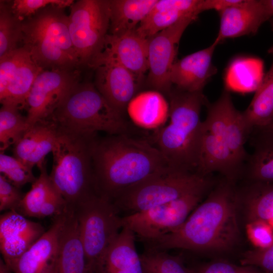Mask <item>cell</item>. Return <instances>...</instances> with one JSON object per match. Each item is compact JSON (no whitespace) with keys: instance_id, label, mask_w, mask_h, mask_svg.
<instances>
[{"instance_id":"17","label":"cell","mask_w":273,"mask_h":273,"mask_svg":"<svg viewBox=\"0 0 273 273\" xmlns=\"http://www.w3.org/2000/svg\"><path fill=\"white\" fill-rule=\"evenodd\" d=\"M97 58L117 62L141 81L149 70L148 39L140 35L136 29L116 35L108 34L104 49Z\"/></svg>"},{"instance_id":"21","label":"cell","mask_w":273,"mask_h":273,"mask_svg":"<svg viewBox=\"0 0 273 273\" xmlns=\"http://www.w3.org/2000/svg\"><path fill=\"white\" fill-rule=\"evenodd\" d=\"M57 265L59 273H88L79 223L73 209L67 208L59 239Z\"/></svg>"},{"instance_id":"45","label":"cell","mask_w":273,"mask_h":273,"mask_svg":"<svg viewBox=\"0 0 273 273\" xmlns=\"http://www.w3.org/2000/svg\"><path fill=\"white\" fill-rule=\"evenodd\" d=\"M0 273H13L2 259H1Z\"/></svg>"},{"instance_id":"40","label":"cell","mask_w":273,"mask_h":273,"mask_svg":"<svg viewBox=\"0 0 273 273\" xmlns=\"http://www.w3.org/2000/svg\"><path fill=\"white\" fill-rule=\"evenodd\" d=\"M246 229L248 238L256 248L264 249L273 244V229L267 221L247 223Z\"/></svg>"},{"instance_id":"41","label":"cell","mask_w":273,"mask_h":273,"mask_svg":"<svg viewBox=\"0 0 273 273\" xmlns=\"http://www.w3.org/2000/svg\"><path fill=\"white\" fill-rule=\"evenodd\" d=\"M241 264L257 267L265 273H273V244L264 249L255 248L243 254Z\"/></svg>"},{"instance_id":"7","label":"cell","mask_w":273,"mask_h":273,"mask_svg":"<svg viewBox=\"0 0 273 273\" xmlns=\"http://www.w3.org/2000/svg\"><path fill=\"white\" fill-rule=\"evenodd\" d=\"M210 175L167 166L160 172L123 191L113 201L119 213L125 215L144 211L188 194L208 191Z\"/></svg>"},{"instance_id":"39","label":"cell","mask_w":273,"mask_h":273,"mask_svg":"<svg viewBox=\"0 0 273 273\" xmlns=\"http://www.w3.org/2000/svg\"><path fill=\"white\" fill-rule=\"evenodd\" d=\"M192 270L193 273H265L256 266L238 265L223 260L203 264Z\"/></svg>"},{"instance_id":"33","label":"cell","mask_w":273,"mask_h":273,"mask_svg":"<svg viewBox=\"0 0 273 273\" xmlns=\"http://www.w3.org/2000/svg\"><path fill=\"white\" fill-rule=\"evenodd\" d=\"M22 22L12 12L9 1H0V58L20 47Z\"/></svg>"},{"instance_id":"18","label":"cell","mask_w":273,"mask_h":273,"mask_svg":"<svg viewBox=\"0 0 273 273\" xmlns=\"http://www.w3.org/2000/svg\"><path fill=\"white\" fill-rule=\"evenodd\" d=\"M218 44L214 41L208 47L175 61L170 74L172 85L189 92H202L206 83L217 72L212 58Z\"/></svg>"},{"instance_id":"9","label":"cell","mask_w":273,"mask_h":273,"mask_svg":"<svg viewBox=\"0 0 273 273\" xmlns=\"http://www.w3.org/2000/svg\"><path fill=\"white\" fill-rule=\"evenodd\" d=\"M233 104L230 92L225 90L216 102L208 105L206 118L203 121L198 173L210 175L218 172L235 182L242 172L230 150L227 134L228 113Z\"/></svg>"},{"instance_id":"31","label":"cell","mask_w":273,"mask_h":273,"mask_svg":"<svg viewBox=\"0 0 273 273\" xmlns=\"http://www.w3.org/2000/svg\"><path fill=\"white\" fill-rule=\"evenodd\" d=\"M39 170V176L24 194L17 210L26 217H38L41 207L56 190L47 173L46 164Z\"/></svg>"},{"instance_id":"44","label":"cell","mask_w":273,"mask_h":273,"mask_svg":"<svg viewBox=\"0 0 273 273\" xmlns=\"http://www.w3.org/2000/svg\"><path fill=\"white\" fill-rule=\"evenodd\" d=\"M265 15L267 20L273 17V0H261Z\"/></svg>"},{"instance_id":"13","label":"cell","mask_w":273,"mask_h":273,"mask_svg":"<svg viewBox=\"0 0 273 273\" xmlns=\"http://www.w3.org/2000/svg\"><path fill=\"white\" fill-rule=\"evenodd\" d=\"M198 16L186 17L148 39V83L155 90L168 95L172 89L170 74L180 38Z\"/></svg>"},{"instance_id":"15","label":"cell","mask_w":273,"mask_h":273,"mask_svg":"<svg viewBox=\"0 0 273 273\" xmlns=\"http://www.w3.org/2000/svg\"><path fill=\"white\" fill-rule=\"evenodd\" d=\"M43 227L15 210L0 217V249L5 263L24 253L44 233Z\"/></svg>"},{"instance_id":"6","label":"cell","mask_w":273,"mask_h":273,"mask_svg":"<svg viewBox=\"0 0 273 273\" xmlns=\"http://www.w3.org/2000/svg\"><path fill=\"white\" fill-rule=\"evenodd\" d=\"M57 130L50 180L68 208L96 192L91 154L93 139Z\"/></svg>"},{"instance_id":"30","label":"cell","mask_w":273,"mask_h":273,"mask_svg":"<svg viewBox=\"0 0 273 273\" xmlns=\"http://www.w3.org/2000/svg\"><path fill=\"white\" fill-rule=\"evenodd\" d=\"M43 70L27 53L14 71L4 95L0 97L1 104H10L24 107L32 84L37 76Z\"/></svg>"},{"instance_id":"34","label":"cell","mask_w":273,"mask_h":273,"mask_svg":"<svg viewBox=\"0 0 273 273\" xmlns=\"http://www.w3.org/2000/svg\"><path fill=\"white\" fill-rule=\"evenodd\" d=\"M227 134L230 150L238 166L243 172L244 165L248 158L244 145L249 138L241 116L233 104L230 108L227 122Z\"/></svg>"},{"instance_id":"47","label":"cell","mask_w":273,"mask_h":273,"mask_svg":"<svg viewBox=\"0 0 273 273\" xmlns=\"http://www.w3.org/2000/svg\"><path fill=\"white\" fill-rule=\"evenodd\" d=\"M47 273H59L56 263Z\"/></svg>"},{"instance_id":"37","label":"cell","mask_w":273,"mask_h":273,"mask_svg":"<svg viewBox=\"0 0 273 273\" xmlns=\"http://www.w3.org/2000/svg\"><path fill=\"white\" fill-rule=\"evenodd\" d=\"M14 15L21 21L32 16L38 11L50 5L65 8L70 7L73 0H13L9 1Z\"/></svg>"},{"instance_id":"16","label":"cell","mask_w":273,"mask_h":273,"mask_svg":"<svg viewBox=\"0 0 273 273\" xmlns=\"http://www.w3.org/2000/svg\"><path fill=\"white\" fill-rule=\"evenodd\" d=\"M65 211L24 253L6 263L13 273H47L56 263Z\"/></svg>"},{"instance_id":"29","label":"cell","mask_w":273,"mask_h":273,"mask_svg":"<svg viewBox=\"0 0 273 273\" xmlns=\"http://www.w3.org/2000/svg\"><path fill=\"white\" fill-rule=\"evenodd\" d=\"M238 195L244 206L247 223L273 217V183L251 182Z\"/></svg>"},{"instance_id":"50","label":"cell","mask_w":273,"mask_h":273,"mask_svg":"<svg viewBox=\"0 0 273 273\" xmlns=\"http://www.w3.org/2000/svg\"><path fill=\"white\" fill-rule=\"evenodd\" d=\"M88 273H95V272H93V271H89L88 272Z\"/></svg>"},{"instance_id":"24","label":"cell","mask_w":273,"mask_h":273,"mask_svg":"<svg viewBox=\"0 0 273 273\" xmlns=\"http://www.w3.org/2000/svg\"><path fill=\"white\" fill-rule=\"evenodd\" d=\"M126 111L136 126L155 131L166 124L169 104L161 92L147 90L137 94L128 104Z\"/></svg>"},{"instance_id":"20","label":"cell","mask_w":273,"mask_h":273,"mask_svg":"<svg viewBox=\"0 0 273 273\" xmlns=\"http://www.w3.org/2000/svg\"><path fill=\"white\" fill-rule=\"evenodd\" d=\"M57 129L49 120L38 122L30 126L13 145L14 156L29 167L40 169L44 159L52 151Z\"/></svg>"},{"instance_id":"11","label":"cell","mask_w":273,"mask_h":273,"mask_svg":"<svg viewBox=\"0 0 273 273\" xmlns=\"http://www.w3.org/2000/svg\"><path fill=\"white\" fill-rule=\"evenodd\" d=\"M208 191L188 194L147 210L122 216L123 227L150 243L179 228L199 205Z\"/></svg>"},{"instance_id":"27","label":"cell","mask_w":273,"mask_h":273,"mask_svg":"<svg viewBox=\"0 0 273 273\" xmlns=\"http://www.w3.org/2000/svg\"><path fill=\"white\" fill-rule=\"evenodd\" d=\"M158 0H110L111 34L136 29Z\"/></svg>"},{"instance_id":"43","label":"cell","mask_w":273,"mask_h":273,"mask_svg":"<svg viewBox=\"0 0 273 273\" xmlns=\"http://www.w3.org/2000/svg\"><path fill=\"white\" fill-rule=\"evenodd\" d=\"M242 0H201L200 8L201 12L215 10L218 13L240 3Z\"/></svg>"},{"instance_id":"10","label":"cell","mask_w":273,"mask_h":273,"mask_svg":"<svg viewBox=\"0 0 273 273\" xmlns=\"http://www.w3.org/2000/svg\"><path fill=\"white\" fill-rule=\"evenodd\" d=\"M68 15L71 40L81 67H90L103 51L110 27V0H79Z\"/></svg>"},{"instance_id":"25","label":"cell","mask_w":273,"mask_h":273,"mask_svg":"<svg viewBox=\"0 0 273 273\" xmlns=\"http://www.w3.org/2000/svg\"><path fill=\"white\" fill-rule=\"evenodd\" d=\"M250 136L254 151L248 156L242 173L251 182L273 183V131L257 129Z\"/></svg>"},{"instance_id":"14","label":"cell","mask_w":273,"mask_h":273,"mask_svg":"<svg viewBox=\"0 0 273 273\" xmlns=\"http://www.w3.org/2000/svg\"><path fill=\"white\" fill-rule=\"evenodd\" d=\"M90 68L96 70V87L124 117L128 104L137 94L140 81L130 71L109 59L97 58Z\"/></svg>"},{"instance_id":"12","label":"cell","mask_w":273,"mask_h":273,"mask_svg":"<svg viewBox=\"0 0 273 273\" xmlns=\"http://www.w3.org/2000/svg\"><path fill=\"white\" fill-rule=\"evenodd\" d=\"M79 70H43L36 77L24 108L29 126L48 120L79 82Z\"/></svg>"},{"instance_id":"28","label":"cell","mask_w":273,"mask_h":273,"mask_svg":"<svg viewBox=\"0 0 273 273\" xmlns=\"http://www.w3.org/2000/svg\"><path fill=\"white\" fill-rule=\"evenodd\" d=\"M264 76L261 60L254 58H238L227 68L224 77L225 90L241 93L255 92Z\"/></svg>"},{"instance_id":"36","label":"cell","mask_w":273,"mask_h":273,"mask_svg":"<svg viewBox=\"0 0 273 273\" xmlns=\"http://www.w3.org/2000/svg\"><path fill=\"white\" fill-rule=\"evenodd\" d=\"M0 172L1 175L18 188L28 183L32 184L37 179L33 174L32 168L4 152L0 154Z\"/></svg>"},{"instance_id":"4","label":"cell","mask_w":273,"mask_h":273,"mask_svg":"<svg viewBox=\"0 0 273 273\" xmlns=\"http://www.w3.org/2000/svg\"><path fill=\"white\" fill-rule=\"evenodd\" d=\"M64 9L50 5L22 22L21 47L43 70L73 71L81 67Z\"/></svg>"},{"instance_id":"23","label":"cell","mask_w":273,"mask_h":273,"mask_svg":"<svg viewBox=\"0 0 273 273\" xmlns=\"http://www.w3.org/2000/svg\"><path fill=\"white\" fill-rule=\"evenodd\" d=\"M201 0H158L153 9L136 28L142 36L149 38L180 20L201 13Z\"/></svg>"},{"instance_id":"26","label":"cell","mask_w":273,"mask_h":273,"mask_svg":"<svg viewBox=\"0 0 273 273\" xmlns=\"http://www.w3.org/2000/svg\"><path fill=\"white\" fill-rule=\"evenodd\" d=\"M241 115L249 136L253 130L266 127L273 122V61L252 101L241 112Z\"/></svg>"},{"instance_id":"38","label":"cell","mask_w":273,"mask_h":273,"mask_svg":"<svg viewBox=\"0 0 273 273\" xmlns=\"http://www.w3.org/2000/svg\"><path fill=\"white\" fill-rule=\"evenodd\" d=\"M27 53L20 47L0 58V97L5 93L14 71Z\"/></svg>"},{"instance_id":"22","label":"cell","mask_w":273,"mask_h":273,"mask_svg":"<svg viewBox=\"0 0 273 273\" xmlns=\"http://www.w3.org/2000/svg\"><path fill=\"white\" fill-rule=\"evenodd\" d=\"M134 233L124 226L99 262L95 273H145Z\"/></svg>"},{"instance_id":"32","label":"cell","mask_w":273,"mask_h":273,"mask_svg":"<svg viewBox=\"0 0 273 273\" xmlns=\"http://www.w3.org/2000/svg\"><path fill=\"white\" fill-rule=\"evenodd\" d=\"M20 108L10 104H2L0 109V149L3 152L20 139L29 127L26 116L19 112Z\"/></svg>"},{"instance_id":"48","label":"cell","mask_w":273,"mask_h":273,"mask_svg":"<svg viewBox=\"0 0 273 273\" xmlns=\"http://www.w3.org/2000/svg\"><path fill=\"white\" fill-rule=\"evenodd\" d=\"M263 128L273 131V122L267 127Z\"/></svg>"},{"instance_id":"8","label":"cell","mask_w":273,"mask_h":273,"mask_svg":"<svg viewBox=\"0 0 273 273\" xmlns=\"http://www.w3.org/2000/svg\"><path fill=\"white\" fill-rule=\"evenodd\" d=\"M74 210L88 269L95 272L106 251L123 228L122 216L112 201L96 192L81 201Z\"/></svg>"},{"instance_id":"19","label":"cell","mask_w":273,"mask_h":273,"mask_svg":"<svg viewBox=\"0 0 273 273\" xmlns=\"http://www.w3.org/2000/svg\"><path fill=\"white\" fill-rule=\"evenodd\" d=\"M219 14V29L214 40L218 44L227 38L255 34L267 20L261 0H242Z\"/></svg>"},{"instance_id":"2","label":"cell","mask_w":273,"mask_h":273,"mask_svg":"<svg viewBox=\"0 0 273 273\" xmlns=\"http://www.w3.org/2000/svg\"><path fill=\"white\" fill-rule=\"evenodd\" d=\"M96 192L113 201L168 165L158 149L127 133L95 137L91 144Z\"/></svg>"},{"instance_id":"35","label":"cell","mask_w":273,"mask_h":273,"mask_svg":"<svg viewBox=\"0 0 273 273\" xmlns=\"http://www.w3.org/2000/svg\"><path fill=\"white\" fill-rule=\"evenodd\" d=\"M145 273H193L178 256L149 249L141 255Z\"/></svg>"},{"instance_id":"5","label":"cell","mask_w":273,"mask_h":273,"mask_svg":"<svg viewBox=\"0 0 273 273\" xmlns=\"http://www.w3.org/2000/svg\"><path fill=\"white\" fill-rule=\"evenodd\" d=\"M57 130L85 136L98 132L127 133L128 126L119 113L90 82H79L48 119Z\"/></svg>"},{"instance_id":"49","label":"cell","mask_w":273,"mask_h":273,"mask_svg":"<svg viewBox=\"0 0 273 273\" xmlns=\"http://www.w3.org/2000/svg\"><path fill=\"white\" fill-rule=\"evenodd\" d=\"M267 222L273 229V217L271 219H270Z\"/></svg>"},{"instance_id":"3","label":"cell","mask_w":273,"mask_h":273,"mask_svg":"<svg viewBox=\"0 0 273 273\" xmlns=\"http://www.w3.org/2000/svg\"><path fill=\"white\" fill-rule=\"evenodd\" d=\"M169 122L155 131L154 142L169 166L198 172L202 138V107L207 104L202 92L177 88L168 95Z\"/></svg>"},{"instance_id":"1","label":"cell","mask_w":273,"mask_h":273,"mask_svg":"<svg viewBox=\"0 0 273 273\" xmlns=\"http://www.w3.org/2000/svg\"><path fill=\"white\" fill-rule=\"evenodd\" d=\"M239 204L235 182L224 178L179 228L149 243L150 249H182L199 252L230 250L240 235L237 216Z\"/></svg>"},{"instance_id":"46","label":"cell","mask_w":273,"mask_h":273,"mask_svg":"<svg viewBox=\"0 0 273 273\" xmlns=\"http://www.w3.org/2000/svg\"><path fill=\"white\" fill-rule=\"evenodd\" d=\"M271 27V30L273 31V17L269 20ZM268 53L271 55L273 54V45L268 49Z\"/></svg>"},{"instance_id":"42","label":"cell","mask_w":273,"mask_h":273,"mask_svg":"<svg viewBox=\"0 0 273 273\" xmlns=\"http://www.w3.org/2000/svg\"><path fill=\"white\" fill-rule=\"evenodd\" d=\"M4 176L0 175V211L17 210L24 196Z\"/></svg>"}]
</instances>
